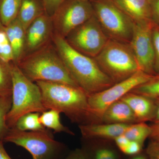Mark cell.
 <instances>
[{"label":"cell","instance_id":"18","mask_svg":"<svg viewBox=\"0 0 159 159\" xmlns=\"http://www.w3.org/2000/svg\"><path fill=\"white\" fill-rule=\"evenodd\" d=\"M46 13L42 0H22L17 18L25 29Z\"/></svg>","mask_w":159,"mask_h":159},{"label":"cell","instance_id":"24","mask_svg":"<svg viewBox=\"0 0 159 159\" xmlns=\"http://www.w3.org/2000/svg\"><path fill=\"white\" fill-rule=\"evenodd\" d=\"M0 96L12 97V75L11 63L0 58Z\"/></svg>","mask_w":159,"mask_h":159},{"label":"cell","instance_id":"34","mask_svg":"<svg viewBox=\"0 0 159 159\" xmlns=\"http://www.w3.org/2000/svg\"><path fill=\"white\" fill-rule=\"evenodd\" d=\"M64 159H87L84 152L81 148L75 149L71 152Z\"/></svg>","mask_w":159,"mask_h":159},{"label":"cell","instance_id":"37","mask_svg":"<svg viewBox=\"0 0 159 159\" xmlns=\"http://www.w3.org/2000/svg\"><path fill=\"white\" fill-rule=\"evenodd\" d=\"M155 102L156 108L152 123L159 122V99H154Z\"/></svg>","mask_w":159,"mask_h":159},{"label":"cell","instance_id":"20","mask_svg":"<svg viewBox=\"0 0 159 159\" xmlns=\"http://www.w3.org/2000/svg\"><path fill=\"white\" fill-rule=\"evenodd\" d=\"M61 113L59 111L54 109L45 111L40 116V122L44 127L52 129L55 133H65L70 135H74L73 132L61 123Z\"/></svg>","mask_w":159,"mask_h":159},{"label":"cell","instance_id":"30","mask_svg":"<svg viewBox=\"0 0 159 159\" xmlns=\"http://www.w3.org/2000/svg\"><path fill=\"white\" fill-rule=\"evenodd\" d=\"M46 13L52 17L58 7L65 0H42Z\"/></svg>","mask_w":159,"mask_h":159},{"label":"cell","instance_id":"10","mask_svg":"<svg viewBox=\"0 0 159 159\" xmlns=\"http://www.w3.org/2000/svg\"><path fill=\"white\" fill-rule=\"evenodd\" d=\"M94 15L91 1L65 0L51 17L54 33L65 38Z\"/></svg>","mask_w":159,"mask_h":159},{"label":"cell","instance_id":"33","mask_svg":"<svg viewBox=\"0 0 159 159\" xmlns=\"http://www.w3.org/2000/svg\"><path fill=\"white\" fill-rule=\"evenodd\" d=\"M114 141L118 148L123 152H124L130 141L125 136L124 134L117 137L114 139Z\"/></svg>","mask_w":159,"mask_h":159},{"label":"cell","instance_id":"1","mask_svg":"<svg viewBox=\"0 0 159 159\" xmlns=\"http://www.w3.org/2000/svg\"><path fill=\"white\" fill-rule=\"evenodd\" d=\"M47 110L63 113L79 125L95 123L89 106L88 95L82 89L61 83L38 81Z\"/></svg>","mask_w":159,"mask_h":159},{"label":"cell","instance_id":"40","mask_svg":"<svg viewBox=\"0 0 159 159\" xmlns=\"http://www.w3.org/2000/svg\"><path fill=\"white\" fill-rule=\"evenodd\" d=\"M89 1H91V0H89Z\"/></svg>","mask_w":159,"mask_h":159},{"label":"cell","instance_id":"12","mask_svg":"<svg viewBox=\"0 0 159 159\" xmlns=\"http://www.w3.org/2000/svg\"><path fill=\"white\" fill-rule=\"evenodd\" d=\"M54 34L52 18L47 13H44L33 21L26 29L24 57L52 42Z\"/></svg>","mask_w":159,"mask_h":159},{"label":"cell","instance_id":"26","mask_svg":"<svg viewBox=\"0 0 159 159\" xmlns=\"http://www.w3.org/2000/svg\"><path fill=\"white\" fill-rule=\"evenodd\" d=\"M11 104L12 97L0 96V141L3 142L9 129L6 123V119L11 109Z\"/></svg>","mask_w":159,"mask_h":159},{"label":"cell","instance_id":"4","mask_svg":"<svg viewBox=\"0 0 159 159\" xmlns=\"http://www.w3.org/2000/svg\"><path fill=\"white\" fill-rule=\"evenodd\" d=\"M12 75V104L6 117L9 129L15 127L20 118L31 112L47 111L43 104L39 87L26 77L16 65L11 63Z\"/></svg>","mask_w":159,"mask_h":159},{"label":"cell","instance_id":"11","mask_svg":"<svg viewBox=\"0 0 159 159\" xmlns=\"http://www.w3.org/2000/svg\"><path fill=\"white\" fill-rule=\"evenodd\" d=\"M153 26V23L151 20L134 23L132 36L129 44L140 70L156 75L154 70Z\"/></svg>","mask_w":159,"mask_h":159},{"label":"cell","instance_id":"35","mask_svg":"<svg viewBox=\"0 0 159 159\" xmlns=\"http://www.w3.org/2000/svg\"><path fill=\"white\" fill-rule=\"evenodd\" d=\"M150 125L151 132L149 139L150 140H159V122L152 123Z\"/></svg>","mask_w":159,"mask_h":159},{"label":"cell","instance_id":"38","mask_svg":"<svg viewBox=\"0 0 159 159\" xmlns=\"http://www.w3.org/2000/svg\"><path fill=\"white\" fill-rule=\"evenodd\" d=\"M130 159H149L145 151H142L138 154L134 155Z\"/></svg>","mask_w":159,"mask_h":159},{"label":"cell","instance_id":"8","mask_svg":"<svg viewBox=\"0 0 159 159\" xmlns=\"http://www.w3.org/2000/svg\"><path fill=\"white\" fill-rule=\"evenodd\" d=\"M156 76L139 70L127 79L114 84L108 88L89 95V106L95 123H101L102 115L110 106L120 100L139 86L150 81Z\"/></svg>","mask_w":159,"mask_h":159},{"label":"cell","instance_id":"9","mask_svg":"<svg viewBox=\"0 0 159 159\" xmlns=\"http://www.w3.org/2000/svg\"><path fill=\"white\" fill-rule=\"evenodd\" d=\"M65 39L76 51L94 58L101 52L109 39L94 15L71 31Z\"/></svg>","mask_w":159,"mask_h":159},{"label":"cell","instance_id":"13","mask_svg":"<svg viewBox=\"0 0 159 159\" xmlns=\"http://www.w3.org/2000/svg\"><path fill=\"white\" fill-rule=\"evenodd\" d=\"M130 124L113 123H91L79 125L84 139L113 140L122 134Z\"/></svg>","mask_w":159,"mask_h":159},{"label":"cell","instance_id":"39","mask_svg":"<svg viewBox=\"0 0 159 159\" xmlns=\"http://www.w3.org/2000/svg\"><path fill=\"white\" fill-rule=\"evenodd\" d=\"M3 24L2 23V21H1V18H0V27H1V26Z\"/></svg>","mask_w":159,"mask_h":159},{"label":"cell","instance_id":"31","mask_svg":"<svg viewBox=\"0 0 159 159\" xmlns=\"http://www.w3.org/2000/svg\"><path fill=\"white\" fill-rule=\"evenodd\" d=\"M151 19L154 25L159 26V0H150Z\"/></svg>","mask_w":159,"mask_h":159},{"label":"cell","instance_id":"17","mask_svg":"<svg viewBox=\"0 0 159 159\" xmlns=\"http://www.w3.org/2000/svg\"><path fill=\"white\" fill-rule=\"evenodd\" d=\"M101 123L131 124L137 122L129 107L120 99L107 109L102 115Z\"/></svg>","mask_w":159,"mask_h":159},{"label":"cell","instance_id":"15","mask_svg":"<svg viewBox=\"0 0 159 159\" xmlns=\"http://www.w3.org/2000/svg\"><path fill=\"white\" fill-rule=\"evenodd\" d=\"M111 1L132 20L134 23L151 20L149 0Z\"/></svg>","mask_w":159,"mask_h":159},{"label":"cell","instance_id":"41","mask_svg":"<svg viewBox=\"0 0 159 159\" xmlns=\"http://www.w3.org/2000/svg\"><path fill=\"white\" fill-rule=\"evenodd\" d=\"M149 1H150V0H149Z\"/></svg>","mask_w":159,"mask_h":159},{"label":"cell","instance_id":"19","mask_svg":"<svg viewBox=\"0 0 159 159\" xmlns=\"http://www.w3.org/2000/svg\"><path fill=\"white\" fill-rule=\"evenodd\" d=\"M84 139L85 142L81 149L87 159H120L117 151L111 146L99 145L92 143L89 139Z\"/></svg>","mask_w":159,"mask_h":159},{"label":"cell","instance_id":"7","mask_svg":"<svg viewBox=\"0 0 159 159\" xmlns=\"http://www.w3.org/2000/svg\"><path fill=\"white\" fill-rule=\"evenodd\" d=\"M94 15L109 39L129 43L134 22L111 0H91Z\"/></svg>","mask_w":159,"mask_h":159},{"label":"cell","instance_id":"29","mask_svg":"<svg viewBox=\"0 0 159 159\" xmlns=\"http://www.w3.org/2000/svg\"><path fill=\"white\" fill-rule=\"evenodd\" d=\"M149 159H159V140H151L145 151Z\"/></svg>","mask_w":159,"mask_h":159},{"label":"cell","instance_id":"28","mask_svg":"<svg viewBox=\"0 0 159 159\" xmlns=\"http://www.w3.org/2000/svg\"><path fill=\"white\" fill-rule=\"evenodd\" d=\"M152 39L154 49V70L155 75L159 76V26L154 24L152 28Z\"/></svg>","mask_w":159,"mask_h":159},{"label":"cell","instance_id":"2","mask_svg":"<svg viewBox=\"0 0 159 159\" xmlns=\"http://www.w3.org/2000/svg\"><path fill=\"white\" fill-rule=\"evenodd\" d=\"M52 41L72 78L88 96L108 88L115 84L103 73L93 58L75 50L65 38L54 33Z\"/></svg>","mask_w":159,"mask_h":159},{"label":"cell","instance_id":"25","mask_svg":"<svg viewBox=\"0 0 159 159\" xmlns=\"http://www.w3.org/2000/svg\"><path fill=\"white\" fill-rule=\"evenodd\" d=\"M131 92L152 99H159V76L156 75L150 81L139 86Z\"/></svg>","mask_w":159,"mask_h":159},{"label":"cell","instance_id":"16","mask_svg":"<svg viewBox=\"0 0 159 159\" xmlns=\"http://www.w3.org/2000/svg\"><path fill=\"white\" fill-rule=\"evenodd\" d=\"M5 29L13 51V63L17 65L25 54L26 30L17 18Z\"/></svg>","mask_w":159,"mask_h":159},{"label":"cell","instance_id":"6","mask_svg":"<svg viewBox=\"0 0 159 159\" xmlns=\"http://www.w3.org/2000/svg\"><path fill=\"white\" fill-rule=\"evenodd\" d=\"M3 142L23 147L31 154L32 159H61L65 155L67 147L54 140L48 129L39 131H24L9 129Z\"/></svg>","mask_w":159,"mask_h":159},{"label":"cell","instance_id":"3","mask_svg":"<svg viewBox=\"0 0 159 159\" xmlns=\"http://www.w3.org/2000/svg\"><path fill=\"white\" fill-rule=\"evenodd\" d=\"M17 66L23 74L33 82L49 81L78 86L52 41L38 51L25 56Z\"/></svg>","mask_w":159,"mask_h":159},{"label":"cell","instance_id":"22","mask_svg":"<svg viewBox=\"0 0 159 159\" xmlns=\"http://www.w3.org/2000/svg\"><path fill=\"white\" fill-rule=\"evenodd\" d=\"M22 0H0V18L5 26L17 17Z\"/></svg>","mask_w":159,"mask_h":159},{"label":"cell","instance_id":"32","mask_svg":"<svg viewBox=\"0 0 159 159\" xmlns=\"http://www.w3.org/2000/svg\"><path fill=\"white\" fill-rule=\"evenodd\" d=\"M143 145L136 142L129 141L123 153L129 155L134 156L143 151Z\"/></svg>","mask_w":159,"mask_h":159},{"label":"cell","instance_id":"5","mask_svg":"<svg viewBox=\"0 0 159 159\" xmlns=\"http://www.w3.org/2000/svg\"><path fill=\"white\" fill-rule=\"evenodd\" d=\"M94 59L114 83L120 82L140 70L129 43L109 39Z\"/></svg>","mask_w":159,"mask_h":159},{"label":"cell","instance_id":"27","mask_svg":"<svg viewBox=\"0 0 159 159\" xmlns=\"http://www.w3.org/2000/svg\"><path fill=\"white\" fill-rule=\"evenodd\" d=\"M0 58L8 63L13 62L14 59L12 48L3 25L0 27Z\"/></svg>","mask_w":159,"mask_h":159},{"label":"cell","instance_id":"23","mask_svg":"<svg viewBox=\"0 0 159 159\" xmlns=\"http://www.w3.org/2000/svg\"><path fill=\"white\" fill-rule=\"evenodd\" d=\"M41 113L31 112L22 116L13 128L24 131H39L47 129L40 122Z\"/></svg>","mask_w":159,"mask_h":159},{"label":"cell","instance_id":"14","mask_svg":"<svg viewBox=\"0 0 159 159\" xmlns=\"http://www.w3.org/2000/svg\"><path fill=\"white\" fill-rule=\"evenodd\" d=\"M133 112L137 123L152 122L155 111L153 99L130 92L121 99Z\"/></svg>","mask_w":159,"mask_h":159},{"label":"cell","instance_id":"36","mask_svg":"<svg viewBox=\"0 0 159 159\" xmlns=\"http://www.w3.org/2000/svg\"><path fill=\"white\" fill-rule=\"evenodd\" d=\"M3 142V141H0V159H12L4 148Z\"/></svg>","mask_w":159,"mask_h":159},{"label":"cell","instance_id":"21","mask_svg":"<svg viewBox=\"0 0 159 159\" xmlns=\"http://www.w3.org/2000/svg\"><path fill=\"white\" fill-rule=\"evenodd\" d=\"M151 127L146 122H138L130 124L124 134L130 141L136 142L144 145L146 139L150 137Z\"/></svg>","mask_w":159,"mask_h":159}]
</instances>
